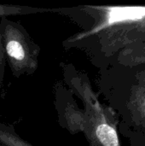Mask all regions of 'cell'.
Returning a JSON list of instances; mask_svg holds the SVG:
<instances>
[{"label": "cell", "instance_id": "52a82bcc", "mask_svg": "<svg viewBox=\"0 0 145 146\" xmlns=\"http://www.w3.org/2000/svg\"><path fill=\"white\" fill-rule=\"evenodd\" d=\"M27 13V9L23 8H18L14 6H3L0 5V15H16Z\"/></svg>", "mask_w": 145, "mask_h": 146}, {"label": "cell", "instance_id": "3957f363", "mask_svg": "<svg viewBox=\"0 0 145 146\" xmlns=\"http://www.w3.org/2000/svg\"><path fill=\"white\" fill-rule=\"evenodd\" d=\"M2 27L3 48L13 74L32 73L38 67V47L17 24L3 20Z\"/></svg>", "mask_w": 145, "mask_h": 146}, {"label": "cell", "instance_id": "30bf717a", "mask_svg": "<svg viewBox=\"0 0 145 146\" xmlns=\"http://www.w3.org/2000/svg\"><path fill=\"white\" fill-rule=\"evenodd\" d=\"M0 146H3V145H0Z\"/></svg>", "mask_w": 145, "mask_h": 146}, {"label": "cell", "instance_id": "8992f818", "mask_svg": "<svg viewBox=\"0 0 145 146\" xmlns=\"http://www.w3.org/2000/svg\"><path fill=\"white\" fill-rule=\"evenodd\" d=\"M0 145L3 146H33L5 126H0Z\"/></svg>", "mask_w": 145, "mask_h": 146}, {"label": "cell", "instance_id": "277c9868", "mask_svg": "<svg viewBox=\"0 0 145 146\" xmlns=\"http://www.w3.org/2000/svg\"><path fill=\"white\" fill-rule=\"evenodd\" d=\"M127 107L133 122L145 131V81L138 80L131 89Z\"/></svg>", "mask_w": 145, "mask_h": 146}, {"label": "cell", "instance_id": "ba28073f", "mask_svg": "<svg viewBox=\"0 0 145 146\" xmlns=\"http://www.w3.org/2000/svg\"><path fill=\"white\" fill-rule=\"evenodd\" d=\"M3 44H2V38H1V34H0V63L3 60Z\"/></svg>", "mask_w": 145, "mask_h": 146}, {"label": "cell", "instance_id": "7a4b0ae2", "mask_svg": "<svg viewBox=\"0 0 145 146\" xmlns=\"http://www.w3.org/2000/svg\"><path fill=\"white\" fill-rule=\"evenodd\" d=\"M86 112L83 119L91 143L95 146H121L113 112L104 108L88 85L81 87Z\"/></svg>", "mask_w": 145, "mask_h": 146}, {"label": "cell", "instance_id": "6da1fadb", "mask_svg": "<svg viewBox=\"0 0 145 146\" xmlns=\"http://www.w3.org/2000/svg\"><path fill=\"white\" fill-rule=\"evenodd\" d=\"M87 9L95 25L77 39L97 35L108 55L145 43V6H90Z\"/></svg>", "mask_w": 145, "mask_h": 146}, {"label": "cell", "instance_id": "9c48e42d", "mask_svg": "<svg viewBox=\"0 0 145 146\" xmlns=\"http://www.w3.org/2000/svg\"><path fill=\"white\" fill-rule=\"evenodd\" d=\"M137 79L139 80H144L145 81V71L144 72H141V73H138L137 74Z\"/></svg>", "mask_w": 145, "mask_h": 146}, {"label": "cell", "instance_id": "5b68a950", "mask_svg": "<svg viewBox=\"0 0 145 146\" xmlns=\"http://www.w3.org/2000/svg\"><path fill=\"white\" fill-rule=\"evenodd\" d=\"M120 62L126 66L145 64V43L131 45L121 50Z\"/></svg>", "mask_w": 145, "mask_h": 146}]
</instances>
